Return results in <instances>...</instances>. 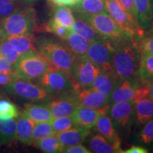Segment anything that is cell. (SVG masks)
I'll return each mask as SVG.
<instances>
[{"mask_svg":"<svg viewBox=\"0 0 153 153\" xmlns=\"http://www.w3.org/2000/svg\"><path fill=\"white\" fill-rule=\"evenodd\" d=\"M35 47L51 66L71 76L76 57L62 41L51 36L40 35L35 38Z\"/></svg>","mask_w":153,"mask_h":153,"instance_id":"cell-1","label":"cell"},{"mask_svg":"<svg viewBox=\"0 0 153 153\" xmlns=\"http://www.w3.org/2000/svg\"><path fill=\"white\" fill-rule=\"evenodd\" d=\"M140 52L135 40L115 45L113 70L120 81L138 77Z\"/></svg>","mask_w":153,"mask_h":153,"instance_id":"cell-2","label":"cell"},{"mask_svg":"<svg viewBox=\"0 0 153 153\" xmlns=\"http://www.w3.org/2000/svg\"><path fill=\"white\" fill-rule=\"evenodd\" d=\"M38 27V16L32 6H22L0 20V37L33 34Z\"/></svg>","mask_w":153,"mask_h":153,"instance_id":"cell-3","label":"cell"},{"mask_svg":"<svg viewBox=\"0 0 153 153\" xmlns=\"http://www.w3.org/2000/svg\"><path fill=\"white\" fill-rule=\"evenodd\" d=\"M76 16L89 23L104 39L114 45L134 40L131 34L122 29L108 12L84 14L75 12Z\"/></svg>","mask_w":153,"mask_h":153,"instance_id":"cell-4","label":"cell"},{"mask_svg":"<svg viewBox=\"0 0 153 153\" xmlns=\"http://www.w3.org/2000/svg\"><path fill=\"white\" fill-rule=\"evenodd\" d=\"M51 65L37 51H31L20 55L13 65L18 79L26 81H38Z\"/></svg>","mask_w":153,"mask_h":153,"instance_id":"cell-5","label":"cell"},{"mask_svg":"<svg viewBox=\"0 0 153 153\" xmlns=\"http://www.w3.org/2000/svg\"><path fill=\"white\" fill-rule=\"evenodd\" d=\"M37 82L38 85L53 97L76 91L71 76L52 66L50 67Z\"/></svg>","mask_w":153,"mask_h":153,"instance_id":"cell-6","label":"cell"},{"mask_svg":"<svg viewBox=\"0 0 153 153\" xmlns=\"http://www.w3.org/2000/svg\"><path fill=\"white\" fill-rule=\"evenodd\" d=\"M3 87L11 95L33 102H45L53 97L38 84L21 79H16Z\"/></svg>","mask_w":153,"mask_h":153,"instance_id":"cell-7","label":"cell"},{"mask_svg":"<svg viewBox=\"0 0 153 153\" xmlns=\"http://www.w3.org/2000/svg\"><path fill=\"white\" fill-rule=\"evenodd\" d=\"M107 11L118 26L133 36L135 41L144 36L145 30L134 17L125 10L117 0H105Z\"/></svg>","mask_w":153,"mask_h":153,"instance_id":"cell-8","label":"cell"},{"mask_svg":"<svg viewBox=\"0 0 153 153\" xmlns=\"http://www.w3.org/2000/svg\"><path fill=\"white\" fill-rule=\"evenodd\" d=\"M114 49L115 45L110 41L99 40L89 44L87 52L84 57L94 63L101 71L114 72L112 62Z\"/></svg>","mask_w":153,"mask_h":153,"instance_id":"cell-9","label":"cell"},{"mask_svg":"<svg viewBox=\"0 0 153 153\" xmlns=\"http://www.w3.org/2000/svg\"><path fill=\"white\" fill-rule=\"evenodd\" d=\"M101 69L85 57H76L72 70L71 78L73 80L76 91L82 88L90 87Z\"/></svg>","mask_w":153,"mask_h":153,"instance_id":"cell-10","label":"cell"},{"mask_svg":"<svg viewBox=\"0 0 153 153\" xmlns=\"http://www.w3.org/2000/svg\"><path fill=\"white\" fill-rule=\"evenodd\" d=\"M111 104L108 113L114 127L126 131L131 127L135 116V102L133 101H118Z\"/></svg>","mask_w":153,"mask_h":153,"instance_id":"cell-11","label":"cell"},{"mask_svg":"<svg viewBox=\"0 0 153 153\" xmlns=\"http://www.w3.org/2000/svg\"><path fill=\"white\" fill-rule=\"evenodd\" d=\"M74 92L55 96L50 100L45 101L53 118L72 116L73 114L79 106L74 97Z\"/></svg>","mask_w":153,"mask_h":153,"instance_id":"cell-12","label":"cell"},{"mask_svg":"<svg viewBox=\"0 0 153 153\" xmlns=\"http://www.w3.org/2000/svg\"><path fill=\"white\" fill-rule=\"evenodd\" d=\"M110 106L111 104H108L101 108L79 106L72 115L74 126L87 129L94 128L101 115L108 113Z\"/></svg>","mask_w":153,"mask_h":153,"instance_id":"cell-13","label":"cell"},{"mask_svg":"<svg viewBox=\"0 0 153 153\" xmlns=\"http://www.w3.org/2000/svg\"><path fill=\"white\" fill-rule=\"evenodd\" d=\"M74 97L79 106L101 108L110 104L109 97L92 88H82L74 92Z\"/></svg>","mask_w":153,"mask_h":153,"instance_id":"cell-14","label":"cell"},{"mask_svg":"<svg viewBox=\"0 0 153 153\" xmlns=\"http://www.w3.org/2000/svg\"><path fill=\"white\" fill-rule=\"evenodd\" d=\"M143 82L138 77L122 81L109 96L110 104L118 101H133L137 88Z\"/></svg>","mask_w":153,"mask_h":153,"instance_id":"cell-15","label":"cell"},{"mask_svg":"<svg viewBox=\"0 0 153 153\" xmlns=\"http://www.w3.org/2000/svg\"><path fill=\"white\" fill-rule=\"evenodd\" d=\"M135 18L144 30L153 24V0H134Z\"/></svg>","mask_w":153,"mask_h":153,"instance_id":"cell-16","label":"cell"},{"mask_svg":"<svg viewBox=\"0 0 153 153\" xmlns=\"http://www.w3.org/2000/svg\"><path fill=\"white\" fill-rule=\"evenodd\" d=\"M96 131L102 135L107 141L117 147H120V138L115 128L110 116L107 114L101 115L95 126Z\"/></svg>","mask_w":153,"mask_h":153,"instance_id":"cell-17","label":"cell"},{"mask_svg":"<svg viewBox=\"0 0 153 153\" xmlns=\"http://www.w3.org/2000/svg\"><path fill=\"white\" fill-rule=\"evenodd\" d=\"M90 133V129L74 126L67 131L56 133L55 136L63 147H67L82 143Z\"/></svg>","mask_w":153,"mask_h":153,"instance_id":"cell-18","label":"cell"},{"mask_svg":"<svg viewBox=\"0 0 153 153\" xmlns=\"http://www.w3.org/2000/svg\"><path fill=\"white\" fill-rule=\"evenodd\" d=\"M120 82L121 81L116 77L114 72L101 71L94 80L90 88L109 97Z\"/></svg>","mask_w":153,"mask_h":153,"instance_id":"cell-19","label":"cell"},{"mask_svg":"<svg viewBox=\"0 0 153 153\" xmlns=\"http://www.w3.org/2000/svg\"><path fill=\"white\" fill-rule=\"evenodd\" d=\"M16 138L20 143L26 145L33 144L32 133L36 123L24 114H19L16 118Z\"/></svg>","mask_w":153,"mask_h":153,"instance_id":"cell-20","label":"cell"},{"mask_svg":"<svg viewBox=\"0 0 153 153\" xmlns=\"http://www.w3.org/2000/svg\"><path fill=\"white\" fill-rule=\"evenodd\" d=\"M62 41L76 57H82L85 56L89 46V41H87L79 34L74 33L70 30L68 35Z\"/></svg>","mask_w":153,"mask_h":153,"instance_id":"cell-21","label":"cell"},{"mask_svg":"<svg viewBox=\"0 0 153 153\" xmlns=\"http://www.w3.org/2000/svg\"><path fill=\"white\" fill-rule=\"evenodd\" d=\"M23 114L35 123L51 122L53 118L48 106L45 102L26 104Z\"/></svg>","mask_w":153,"mask_h":153,"instance_id":"cell-22","label":"cell"},{"mask_svg":"<svg viewBox=\"0 0 153 153\" xmlns=\"http://www.w3.org/2000/svg\"><path fill=\"white\" fill-rule=\"evenodd\" d=\"M2 38H4L6 41H8L20 55L29 51H36L35 47L36 37L33 34L9 36Z\"/></svg>","mask_w":153,"mask_h":153,"instance_id":"cell-23","label":"cell"},{"mask_svg":"<svg viewBox=\"0 0 153 153\" xmlns=\"http://www.w3.org/2000/svg\"><path fill=\"white\" fill-rule=\"evenodd\" d=\"M72 11L84 14H97L107 11L105 0H79L70 7Z\"/></svg>","mask_w":153,"mask_h":153,"instance_id":"cell-24","label":"cell"},{"mask_svg":"<svg viewBox=\"0 0 153 153\" xmlns=\"http://www.w3.org/2000/svg\"><path fill=\"white\" fill-rule=\"evenodd\" d=\"M70 28L74 33L79 34L84 38H85L90 43L96 41L104 39L89 23L77 17L76 19H74L73 24H72Z\"/></svg>","mask_w":153,"mask_h":153,"instance_id":"cell-25","label":"cell"},{"mask_svg":"<svg viewBox=\"0 0 153 153\" xmlns=\"http://www.w3.org/2000/svg\"><path fill=\"white\" fill-rule=\"evenodd\" d=\"M74 19L75 18L73 12L70 7L57 5L53 11L52 17L48 22L58 26L70 28Z\"/></svg>","mask_w":153,"mask_h":153,"instance_id":"cell-26","label":"cell"},{"mask_svg":"<svg viewBox=\"0 0 153 153\" xmlns=\"http://www.w3.org/2000/svg\"><path fill=\"white\" fill-rule=\"evenodd\" d=\"M135 115L136 122L143 125L153 118V100L148 97L143 99L135 104Z\"/></svg>","mask_w":153,"mask_h":153,"instance_id":"cell-27","label":"cell"},{"mask_svg":"<svg viewBox=\"0 0 153 153\" xmlns=\"http://www.w3.org/2000/svg\"><path fill=\"white\" fill-rule=\"evenodd\" d=\"M91 150L96 153H121L120 147H117L107 141L100 134H94L89 140Z\"/></svg>","mask_w":153,"mask_h":153,"instance_id":"cell-28","label":"cell"},{"mask_svg":"<svg viewBox=\"0 0 153 153\" xmlns=\"http://www.w3.org/2000/svg\"><path fill=\"white\" fill-rule=\"evenodd\" d=\"M137 76L144 83L153 82V55L140 53Z\"/></svg>","mask_w":153,"mask_h":153,"instance_id":"cell-29","label":"cell"},{"mask_svg":"<svg viewBox=\"0 0 153 153\" xmlns=\"http://www.w3.org/2000/svg\"><path fill=\"white\" fill-rule=\"evenodd\" d=\"M16 119L0 120V145H9L16 139Z\"/></svg>","mask_w":153,"mask_h":153,"instance_id":"cell-30","label":"cell"},{"mask_svg":"<svg viewBox=\"0 0 153 153\" xmlns=\"http://www.w3.org/2000/svg\"><path fill=\"white\" fill-rule=\"evenodd\" d=\"M33 144L42 152L46 153L62 152L64 148L59 142L55 135L38 140Z\"/></svg>","mask_w":153,"mask_h":153,"instance_id":"cell-31","label":"cell"},{"mask_svg":"<svg viewBox=\"0 0 153 153\" xmlns=\"http://www.w3.org/2000/svg\"><path fill=\"white\" fill-rule=\"evenodd\" d=\"M54 135H55V132L53 128L51 122L36 123L32 133L33 144L38 140Z\"/></svg>","mask_w":153,"mask_h":153,"instance_id":"cell-32","label":"cell"},{"mask_svg":"<svg viewBox=\"0 0 153 153\" xmlns=\"http://www.w3.org/2000/svg\"><path fill=\"white\" fill-rule=\"evenodd\" d=\"M0 54L12 66L16 62L20 57V55L14 49V48L2 38H0Z\"/></svg>","mask_w":153,"mask_h":153,"instance_id":"cell-33","label":"cell"},{"mask_svg":"<svg viewBox=\"0 0 153 153\" xmlns=\"http://www.w3.org/2000/svg\"><path fill=\"white\" fill-rule=\"evenodd\" d=\"M19 112L16 105L8 100H0V120H10L16 118Z\"/></svg>","mask_w":153,"mask_h":153,"instance_id":"cell-34","label":"cell"},{"mask_svg":"<svg viewBox=\"0 0 153 153\" xmlns=\"http://www.w3.org/2000/svg\"><path fill=\"white\" fill-rule=\"evenodd\" d=\"M51 123L55 132V134L67 131L74 126L72 116L53 118L51 121Z\"/></svg>","mask_w":153,"mask_h":153,"instance_id":"cell-35","label":"cell"},{"mask_svg":"<svg viewBox=\"0 0 153 153\" xmlns=\"http://www.w3.org/2000/svg\"><path fill=\"white\" fill-rule=\"evenodd\" d=\"M135 42L140 52L153 55V33H148L147 36L144 35Z\"/></svg>","mask_w":153,"mask_h":153,"instance_id":"cell-36","label":"cell"},{"mask_svg":"<svg viewBox=\"0 0 153 153\" xmlns=\"http://www.w3.org/2000/svg\"><path fill=\"white\" fill-rule=\"evenodd\" d=\"M139 135V140L143 144L150 145L153 142V118L148 120Z\"/></svg>","mask_w":153,"mask_h":153,"instance_id":"cell-37","label":"cell"},{"mask_svg":"<svg viewBox=\"0 0 153 153\" xmlns=\"http://www.w3.org/2000/svg\"><path fill=\"white\" fill-rule=\"evenodd\" d=\"M22 6L19 5L14 0H0V20L12 14Z\"/></svg>","mask_w":153,"mask_h":153,"instance_id":"cell-38","label":"cell"},{"mask_svg":"<svg viewBox=\"0 0 153 153\" xmlns=\"http://www.w3.org/2000/svg\"><path fill=\"white\" fill-rule=\"evenodd\" d=\"M70 28L65 27V26H58L51 23H48L46 25V30L48 32L53 33L56 37L59 38L60 40H63L68 35Z\"/></svg>","mask_w":153,"mask_h":153,"instance_id":"cell-39","label":"cell"},{"mask_svg":"<svg viewBox=\"0 0 153 153\" xmlns=\"http://www.w3.org/2000/svg\"><path fill=\"white\" fill-rule=\"evenodd\" d=\"M16 79L18 78H17L16 73L13 69L0 72V86L4 87V86L10 84L11 82H14Z\"/></svg>","mask_w":153,"mask_h":153,"instance_id":"cell-40","label":"cell"},{"mask_svg":"<svg viewBox=\"0 0 153 153\" xmlns=\"http://www.w3.org/2000/svg\"><path fill=\"white\" fill-rule=\"evenodd\" d=\"M62 152L65 153H91V151H90L89 149L80 144H76L70 145V146L64 147L62 149Z\"/></svg>","mask_w":153,"mask_h":153,"instance_id":"cell-41","label":"cell"},{"mask_svg":"<svg viewBox=\"0 0 153 153\" xmlns=\"http://www.w3.org/2000/svg\"><path fill=\"white\" fill-rule=\"evenodd\" d=\"M120 4L123 7L124 9L128 11L130 14L132 15L134 18H135V5H134V0H117Z\"/></svg>","mask_w":153,"mask_h":153,"instance_id":"cell-42","label":"cell"},{"mask_svg":"<svg viewBox=\"0 0 153 153\" xmlns=\"http://www.w3.org/2000/svg\"><path fill=\"white\" fill-rule=\"evenodd\" d=\"M51 1L56 5L66 6V7H70L76 4L79 0H51Z\"/></svg>","mask_w":153,"mask_h":153,"instance_id":"cell-43","label":"cell"},{"mask_svg":"<svg viewBox=\"0 0 153 153\" xmlns=\"http://www.w3.org/2000/svg\"><path fill=\"white\" fill-rule=\"evenodd\" d=\"M148 152L149 151L147 149L143 148V147L134 145L125 151H122L121 153H148Z\"/></svg>","mask_w":153,"mask_h":153,"instance_id":"cell-44","label":"cell"},{"mask_svg":"<svg viewBox=\"0 0 153 153\" xmlns=\"http://www.w3.org/2000/svg\"><path fill=\"white\" fill-rule=\"evenodd\" d=\"M11 69H13V66L0 54V72L4 71V70H9Z\"/></svg>","mask_w":153,"mask_h":153,"instance_id":"cell-45","label":"cell"},{"mask_svg":"<svg viewBox=\"0 0 153 153\" xmlns=\"http://www.w3.org/2000/svg\"><path fill=\"white\" fill-rule=\"evenodd\" d=\"M15 2L20 6H33L38 0H14Z\"/></svg>","mask_w":153,"mask_h":153,"instance_id":"cell-46","label":"cell"},{"mask_svg":"<svg viewBox=\"0 0 153 153\" xmlns=\"http://www.w3.org/2000/svg\"><path fill=\"white\" fill-rule=\"evenodd\" d=\"M149 87V94H148V98L153 100V82H150L148 84Z\"/></svg>","mask_w":153,"mask_h":153,"instance_id":"cell-47","label":"cell"},{"mask_svg":"<svg viewBox=\"0 0 153 153\" xmlns=\"http://www.w3.org/2000/svg\"><path fill=\"white\" fill-rule=\"evenodd\" d=\"M148 30H149V33H153V24Z\"/></svg>","mask_w":153,"mask_h":153,"instance_id":"cell-48","label":"cell"}]
</instances>
